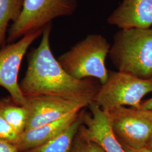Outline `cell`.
<instances>
[{
	"label": "cell",
	"mask_w": 152,
	"mask_h": 152,
	"mask_svg": "<svg viewBox=\"0 0 152 152\" xmlns=\"http://www.w3.org/2000/svg\"><path fill=\"white\" fill-rule=\"evenodd\" d=\"M140 108L152 110V98L149 99L145 102L141 103Z\"/></svg>",
	"instance_id": "obj_19"
},
{
	"label": "cell",
	"mask_w": 152,
	"mask_h": 152,
	"mask_svg": "<svg viewBox=\"0 0 152 152\" xmlns=\"http://www.w3.org/2000/svg\"><path fill=\"white\" fill-rule=\"evenodd\" d=\"M19 136L20 135L11 125L0 116V139L14 145Z\"/></svg>",
	"instance_id": "obj_16"
},
{
	"label": "cell",
	"mask_w": 152,
	"mask_h": 152,
	"mask_svg": "<svg viewBox=\"0 0 152 152\" xmlns=\"http://www.w3.org/2000/svg\"><path fill=\"white\" fill-rule=\"evenodd\" d=\"M0 116L11 125L20 135L26 130L28 112L24 106L0 100Z\"/></svg>",
	"instance_id": "obj_13"
},
{
	"label": "cell",
	"mask_w": 152,
	"mask_h": 152,
	"mask_svg": "<svg viewBox=\"0 0 152 152\" xmlns=\"http://www.w3.org/2000/svg\"><path fill=\"white\" fill-rule=\"evenodd\" d=\"M77 7V0H23L22 11L11 24L7 41L12 42L42 30L56 18L73 15Z\"/></svg>",
	"instance_id": "obj_5"
},
{
	"label": "cell",
	"mask_w": 152,
	"mask_h": 152,
	"mask_svg": "<svg viewBox=\"0 0 152 152\" xmlns=\"http://www.w3.org/2000/svg\"><path fill=\"white\" fill-rule=\"evenodd\" d=\"M43 29L29 33L19 41L0 49V86L9 92L12 102L25 106L26 98L22 94L18 78L22 60L31 44Z\"/></svg>",
	"instance_id": "obj_7"
},
{
	"label": "cell",
	"mask_w": 152,
	"mask_h": 152,
	"mask_svg": "<svg viewBox=\"0 0 152 152\" xmlns=\"http://www.w3.org/2000/svg\"><path fill=\"white\" fill-rule=\"evenodd\" d=\"M71 152H105L97 143L86 140L77 133L72 144Z\"/></svg>",
	"instance_id": "obj_15"
},
{
	"label": "cell",
	"mask_w": 152,
	"mask_h": 152,
	"mask_svg": "<svg viewBox=\"0 0 152 152\" xmlns=\"http://www.w3.org/2000/svg\"><path fill=\"white\" fill-rule=\"evenodd\" d=\"M51 23L44 28L38 47L29 54L27 69L19 83L22 94L25 97L57 96L88 107L102 85L93 78L77 80L65 72L51 49Z\"/></svg>",
	"instance_id": "obj_1"
},
{
	"label": "cell",
	"mask_w": 152,
	"mask_h": 152,
	"mask_svg": "<svg viewBox=\"0 0 152 152\" xmlns=\"http://www.w3.org/2000/svg\"><path fill=\"white\" fill-rule=\"evenodd\" d=\"M110 47L103 36L89 34L61 55L57 60L74 78H96L103 85L108 77L105 60Z\"/></svg>",
	"instance_id": "obj_3"
},
{
	"label": "cell",
	"mask_w": 152,
	"mask_h": 152,
	"mask_svg": "<svg viewBox=\"0 0 152 152\" xmlns=\"http://www.w3.org/2000/svg\"><path fill=\"white\" fill-rule=\"evenodd\" d=\"M145 148H147L148 149L152 151V135L151 137V138H150V139H149V140L148 141L147 146H146Z\"/></svg>",
	"instance_id": "obj_20"
},
{
	"label": "cell",
	"mask_w": 152,
	"mask_h": 152,
	"mask_svg": "<svg viewBox=\"0 0 152 152\" xmlns=\"http://www.w3.org/2000/svg\"><path fill=\"white\" fill-rule=\"evenodd\" d=\"M122 145L126 152H152V151L148 149L147 148H143L141 149H134L128 147L124 144H122Z\"/></svg>",
	"instance_id": "obj_18"
},
{
	"label": "cell",
	"mask_w": 152,
	"mask_h": 152,
	"mask_svg": "<svg viewBox=\"0 0 152 152\" xmlns=\"http://www.w3.org/2000/svg\"><path fill=\"white\" fill-rule=\"evenodd\" d=\"M23 0H0V49L4 47L9 23L20 15Z\"/></svg>",
	"instance_id": "obj_14"
},
{
	"label": "cell",
	"mask_w": 152,
	"mask_h": 152,
	"mask_svg": "<svg viewBox=\"0 0 152 152\" xmlns=\"http://www.w3.org/2000/svg\"><path fill=\"white\" fill-rule=\"evenodd\" d=\"M107 113L113 132L122 144L134 149L146 147L152 135V110L119 107Z\"/></svg>",
	"instance_id": "obj_6"
},
{
	"label": "cell",
	"mask_w": 152,
	"mask_h": 152,
	"mask_svg": "<svg viewBox=\"0 0 152 152\" xmlns=\"http://www.w3.org/2000/svg\"><path fill=\"white\" fill-rule=\"evenodd\" d=\"M28 120L25 131L56 121L87 107L84 104L53 96L26 97Z\"/></svg>",
	"instance_id": "obj_8"
},
{
	"label": "cell",
	"mask_w": 152,
	"mask_h": 152,
	"mask_svg": "<svg viewBox=\"0 0 152 152\" xmlns=\"http://www.w3.org/2000/svg\"><path fill=\"white\" fill-rule=\"evenodd\" d=\"M82 110V124L77 133L83 138L97 143L105 152H126L111 127L108 113L92 101Z\"/></svg>",
	"instance_id": "obj_9"
},
{
	"label": "cell",
	"mask_w": 152,
	"mask_h": 152,
	"mask_svg": "<svg viewBox=\"0 0 152 152\" xmlns=\"http://www.w3.org/2000/svg\"><path fill=\"white\" fill-rule=\"evenodd\" d=\"M152 92V78L142 79L119 71H109L108 77L102 85L93 101L104 111L130 106L140 108L141 100Z\"/></svg>",
	"instance_id": "obj_4"
},
{
	"label": "cell",
	"mask_w": 152,
	"mask_h": 152,
	"mask_svg": "<svg viewBox=\"0 0 152 152\" xmlns=\"http://www.w3.org/2000/svg\"><path fill=\"white\" fill-rule=\"evenodd\" d=\"M81 110L67 114L54 122L24 131L14 145L19 152H23L44 144L65 130L78 117Z\"/></svg>",
	"instance_id": "obj_11"
},
{
	"label": "cell",
	"mask_w": 152,
	"mask_h": 152,
	"mask_svg": "<svg viewBox=\"0 0 152 152\" xmlns=\"http://www.w3.org/2000/svg\"><path fill=\"white\" fill-rule=\"evenodd\" d=\"M109 55L117 71L142 79L152 78V28L120 29Z\"/></svg>",
	"instance_id": "obj_2"
},
{
	"label": "cell",
	"mask_w": 152,
	"mask_h": 152,
	"mask_svg": "<svg viewBox=\"0 0 152 152\" xmlns=\"http://www.w3.org/2000/svg\"><path fill=\"white\" fill-rule=\"evenodd\" d=\"M107 23L120 29L150 28L152 0H122L108 16Z\"/></svg>",
	"instance_id": "obj_10"
},
{
	"label": "cell",
	"mask_w": 152,
	"mask_h": 152,
	"mask_svg": "<svg viewBox=\"0 0 152 152\" xmlns=\"http://www.w3.org/2000/svg\"><path fill=\"white\" fill-rule=\"evenodd\" d=\"M82 110L78 117L59 135L39 147L23 152H71L74 139L82 124Z\"/></svg>",
	"instance_id": "obj_12"
},
{
	"label": "cell",
	"mask_w": 152,
	"mask_h": 152,
	"mask_svg": "<svg viewBox=\"0 0 152 152\" xmlns=\"http://www.w3.org/2000/svg\"><path fill=\"white\" fill-rule=\"evenodd\" d=\"M0 152H19L15 145L0 139Z\"/></svg>",
	"instance_id": "obj_17"
}]
</instances>
